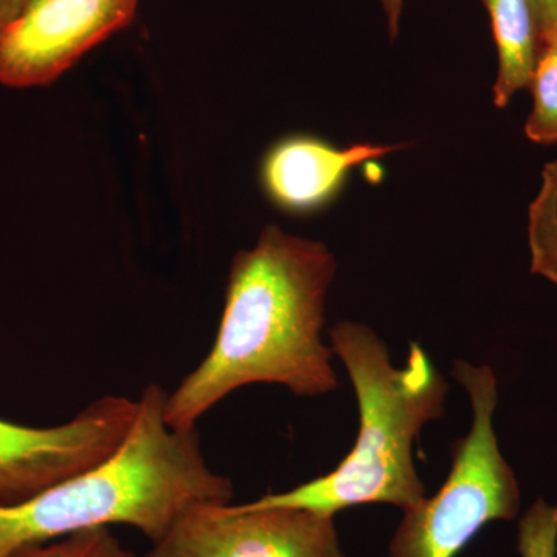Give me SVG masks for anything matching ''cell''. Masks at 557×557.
<instances>
[{"mask_svg": "<svg viewBox=\"0 0 557 557\" xmlns=\"http://www.w3.org/2000/svg\"><path fill=\"white\" fill-rule=\"evenodd\" d=\"M335 276V256L322 242L265 226L256 247L233 260L218 338L168 397V426L197 429L208 410L249 384H278L310 398L335 391V354L321 339Z\"/></svg>", "mask_w": 557, "mask_h": 557, "instance_id": "6da1fadb", "label": "cell"}, {"mask_svg": "<svg viewBox=\"0 0 557 557\" xmlns=\"http://www.w3.org/2000/svg\"><path fill=\"white\" fill-rule=\"evenodd\" d=\"M168 397L159 384H149L119 453L25 504L0 508V557L110 525L137 528L156 544L196 505H230L233 483L208 467L197 429L168 426Z\"/></svg>", "mask_w": 557, "mask_h": 557, "instance_id": "7a4b0ae2", "label": "cell"}, {"mask_svg": "<svg viewBox=\"0 0 557 557\" xmlns=\"http://www.w3.org/2000/svg\"><path fill=\"white\" fill-rule=\"evenodd\" d=\"M330 341L357 395L354 449L329 474L249 507L302 508L330 518L364 504L416 508L426 487L413 463V443L421 429L445 416L448 383L418 344L410 346L405 368L395 369L384 341L361 322H339Z\"/></svg>", "mask_w": 557, "mask_h": 557, "instance_id": "3957f363", "label": "cell"}, {"mask_svg": "<svg viewBox=\"0 0 557 557\" xmlns=\"http://www.w3.org/2000/svg\"><path fill=\"white\" fill-rule=\"evenodd\" d=\"M453 375L471 401V429L453 445L445 485L405 511L388 548L391 557H456L487 523L519 515L518 478L502 456L493 424L496 375L490 366L461 359L454 362Z\"/></svg>", "mask_w": 557, "mask_h": 557, "instance_id": "277c9868", "label": "cell"}, {"mask_svg": "<svg viewBox=\"0 0 557 557\" xmlns=\"http://www.w3.org/2000/svg\"><path fill=\"white\" fill-rule=\"evenodd\" d=\"M138 408V399L108 395L61 426L0 420V508L25 504L119 453Z\"/></svg>", "mask_w": 557, "mask_h": 557, "instance_id": "5b68a950", "label": "cell"}, {"mask_svg": "<svg viewBox=\"0 0 557 557\" xmlns=\"http://www.w3.org/2000/svg\"><path fill=\"white\" fill-rule=\"evenodd\" d=\"M141 557H347L335 518L292 507L201 504Z\"/></svg>", "mask_w": 557, "mask_h": 557, "instance_id": "8992f818", "label": "cell"}, {"mask_svg": "<svg viewBox=\"0 0 557 557\" xmlns=\"http://www.w3.org/2000/svg\"><path fill=\"white\" fill-rule=\"evenodd\" d=\"M138 0H22L0 25V83L44 86L123 30Z\"/></svg>", "mask_w": 557, "mask_h": 557, "instance_id": "52a82bcc", "label": "cell"}, {"mask_svg": "<svg viewBox=\"0 0 557 557\" xmlns=\"http://www.w3.org/2000/svg\"><path fill=\"white\" fill-rule=\"evenodd\" d=\"M398 148L358 143L341 149L313 135H289L274 143L263 157L260 183L281 211L311 214L338 197L355 168Z\"/></svg>", "mask_w": 557, "mask_h": 557, "instance_id": "ba28073f", "label": "cell"}, {"mask_svg": "<svg viewBox=\"0 0 557 557\" xmlns=\"http://www.w3.org/2000/svg\"><path fill=\"white\" fill-rule=\"evenodd\" d=\"M482 3L490 14L498 57L494 104L504 109L518 91L530 87L541 40L530 0H482Z\"/></svg>", "mask_w": 557, "mask_h": 557, "instance_id": "9c48e42d", "label": "cell"}, {"mask_svg": "<svg viewBox=\"0 0 557 557\" xmlns=\"http://www.w3.org/2000/svg\"><path fill=\"white\" fill-rule=\"evenodd\" d=\"M531 271L557 285V159L545 164L528 214Z\"/></svg>", "mask_w": 557, "mask_h": 557, "instance_id": "30bf717a", "label": "cell"}, {"mask_svg": "<svg viewBox=\"0 0 557 557\" xmlns=\"http://www.w3.org/2000/svg\"><path fill=\"white\" fill-rule=\"evenodd\" d=\"M533 110L528 115L525 135L537 145L557 143V44H545L539 51L530 87Z\"/></svg>", "mask_w": 557, "mask_h": 557, "instance_id": "8fae6325", "label": "cell"}, {"mask_svg": "<svg viewBox=\"0 0 557 557\" xmlns=\"http://www.w3.org/2000/svg\"><path fill=\"white\" fill-rule=\"evenodd\" d=\"M5 557H138L124 548L109 527L91 528L69 536L25 545Z\"/></svg>", "mask_w": 557, "mask_h": 557, "instance_id": "7c38bea8", "label": "cell"}, {"mask_svg": "<svg viewBox=\"0 0 557 557\" xmlns=\"http://www.w3.org/2000/svg\"><path fill=\"white\" fill-rule=\"evenodd\" d=\"M520 557H557V502L537 498L519 522Z\"/></svg>", "mask_w": 557, "mask_h": 557, "instance_id": "4fadbf2b", "label": "cell"}, {"mask_svg": "<svg viewBox=\"0 0 557 557\" xmlns=\"http://www.w3.org/2000/svg\"><path fill=\"white\" fill-rule=\"evenodd\" d=\"M541 47L557 44V0H530Z\"/></svg>", "mask_w": 557, "mask_h": 557, "instance_id": "5bb4252c", "label": "cell"}, {"mask_svg": "<svg viewBox=\"0 0 557 557\" xmlns=\"http://www.w3.org/2000/svg\"><path fill=\"white\" fill-rule=\"evenodd\" d=\"M380 3L386 14L388 36L391 39H397L405 0H380Z\"/></svg>", "mask_w": 557, "mask_h": 557, "instance_id": "9a60e30c", "label": "cell"}, {"mask_svg": "<svg viewBox=\"0 0 557 557\" xmlns=\"http://www.w3.org/2000/svg\"><path fill=\"white\" fill-rule=\"evenodd\" d=\"M21 2L22 0H0V25L9 20L14 10L21 5Z\"/></svg>", "mask_w": 557, "mask_h": 557, "instance_id": "2e32d148", "label": "cell"}]
</instances>
